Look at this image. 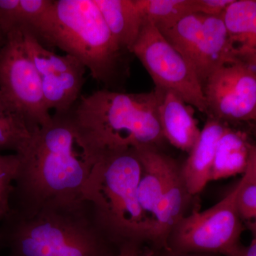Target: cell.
Segmentation results:
<instances>
[{"mask_svg":"<svg viewBox=\"0 0 256 256\" xmlns=\"http://www.w3.org/2000/svg\"><path fill=\"white\" fill-rule=\"evenodd\" d=\"M16 154L20 165L10 212L28 216L47 202L84 197L94 164L79 146L68 114H54Z\"/></svg>","mask_w":256,"mask_h":256,"instance_id":"1","label":"cell"},{"mask_svg":"<svg viewBox=\"0 0 256 256\" xmlns=\"http://www.w3.org/2000/svg\"></svg>","mask_w":256,"mask_h":256,"instance_id":"28","label":"cell"},{"mask_svg":"<svg viewBox=\"0 0 256 256\" xmlns=\"http://www.w3.org/2000/svg\"><path fill=\"white\" fill-rule=\"evenodd\" d=\"M142 173L134 149L104 154L94 163L82 196L120 247L134 242L150 252L152 228L138 198Z\"/></svg>","mask_w":256,"mask_h":256,"instance_id":"5","label":"cell"},{"mask_svg":"<svg viewBox=\"0 0 256 256\" xmlns=\"http://www.w3.org/2000/svg\"><path fill=\"white\" fill-rule=\"evenodd\" d=\"M227 127L220 120L208 117L196 144L182 165L184 181L192 196L201 193L210 182L217 143Z\"/></svg>","mask_w":256,"mask_h":256,"instance_id":"14","label":"cell"},{"mask_svg":"<svg viewBox=\"0 0 256 256\" xmlns=\"http://www.w3.org/2000/svg\"><path fill=\"white\" fill-rule=\"evenodd\" d=\"M131 53L150 74L156 88L175 92L208 116L203 86L196 70L154 24L144 22Z\"/></svg>","mask_w":256,"mask_h":256,"instance_id":"8","label":"cell"},{"mask_svg":"<svg viewBox=\"0 0 256 256\" xmlns=\"http://www.w3.org/2000/svg\"><path fill=\"white\" fill-rule=\"evenodd\" d=\"M42 44L76 57L106 89L114 90L128 76L132 54L116 41L95 0H54Z\"/></svg>","mask_w":256,"mask_h":256,"instance_id":"4","label":"cell"},{"mask_svg":"<svg viewBox=\"0 0 256 256\" xmlns=\"http://www.w3.org/2000/svg\"><path fill=\"white\" fill-rule=\"evenodd\" d=\"M0 244L10 256H114L120 248L84 197L47 202L28 216L10 212Z\"/></svg>","mask_w":256,"mask_h":256,"instance_id":"2","label":"cell"},{"mask_svg":"<svg viewBox=\"0 0 256 256\" xmlns=\"http://www.w3.org/2000/svg\"><path fill=\"white\" fill-rule=\"evenodd\" d=\"M79 146L94 164L108 153L165 140L154 90L128 94L104 88L80 98L68 112Z\"/></svg>","mask_w":256,"mask_h":256,"instance_id":"3","label":"cell"},{"mask_svg":"<svg viewBox=\"0 0 256 256\" xmlns=\"http://www.w3.org/2000/svg\"><path fill=\"white\" fill-rule=\"evenodd\" d=\"M236 256H256V236L252 238L248 246H242Z\"/></svg>","mask_w":256,"mask_h":256,"instance_id":"25","label":"cell"},{"mask_svg":"<svg viewBox=\"0 0 256 256\" xmlns=\"http://www.w3.org/2000/svg\"><path fill=\"white\" fill-rule=\"evenodd\" d=\"M6 40V34H5L2 26L1 23H0V48L4 44Z\"/></svg>","mask_w":256,"mask_h":256,"instance_id":"27","label":"cell"},{"mask_svg":"<svg viewBox=\"0 0 256 256\" xmlns=\"http://www.w3.org/2000/svg\"><path fill=\"white\" fill-rule=\"evenodd\" d=\"M144 22L158 28L169 26L186 15L196 13L195 0H134Z\"/></svg>","mask_w":256,"mask_h":256,"instance_id":"19","label":"cell"},{"mask_svg":"<svg viewBox=\"0 0 256 256\" xmlns=\"http://www.w3.org/2000/svg\"><path fill=\"white\" fill-rule=\"evenodd\" d=\"M32 133L22 112L0 88V153L16 154L30 142Z\"/></svg>","mask_w":256,"mask_h":256,"instance_id":"18","label":"cell"},{"mask_svg":"<svg viewBox=\"0 0 256 256\" xmlns=\"http://www.w3.org/2000/svg\"><path fill=\"white\" fill-rule=\"evenodd\" d=\"M234 0H195L196 13L208 16H222Z\"/></svg>","mask_w":256,"mask_h":256,"instance_id":"22","label":"cell"},{"mask_svg":"<svg viewBox=\"0 0 256 256\" xmlns=\"http://www.w3.org/2000/svg\"><path fill=\"white\" fill-rule=\"evenodd\" d=\"M158 30L193 66L200 80H205L216 58L218 43L205 23L204 14L192 13Z\"/></svg>","mask_w":256,"mask_h":256,"instance_id":"12","label":"cell"},{"mask_svg":"<svg viewBox=\"0 0 256 256\" xmlns=\"http://www.w3.org/2000/svg\"><path fill=\"white\" fill-rule=\"evenodd\" d=\"M242 184L236 198L237 210L244 226L256 236V184L247 181L242 175Z\"/></svg>","mask_w":256,"mask_h":256,"instance_id":"21","label":"cell"},{"mask_svg":"<svg viewBox=\"0 0 256 256\" xmlns=\"http://www.w3.org/2000/svg\"><path fill=\"white\" fill-rule=\"evenodd\" d=\"M154 90L165 140L180 150L190 153L201 133L193 108L174 92L158 88Z\"/></svg>","mask_w":256,"mask_h":256,"instance_id":"13","label":"cell"},{"mask_svg":"<svg viewBox=\"0 0 256 256\" xmlns=\"http://www.w3.org/2000/svg\"><path fill=\"white\" fill-rule=\"evenodd\" d=\"M142 164L138 198L152 224L150 252L156 256L168 250L172 229L188 214L192 196L182 173V165L153 146L134 149Z\"/></svg>","mask_w":256,"mask_h":256,"instance_id":"6","label":"cell"},{"mask_svg":"<svg viewBox=\"0 0 256 256\" xmlns=\"http://www.w3.org/2000/svg\"><path fill=\"white\" fill-rule=\"evenodd\" d=\"M95 2L120 46L131 53L144 22L134 0H95Z\"/></svg>","mask_w":256,"mask_h":256,"instance_id":"16","label":"cell"},{"mask_svg":"<svg viewBox=\"0 0 256 256\" xmlns=\"http://www.w3.org/2000/svg\"><path fill=\"white\" fill-rule=\"evenodd\" d=\"M208 117L226 122L256 121V65L236 60L222 66L204 85Z\"/></svg>","mask_w":256,"mask_h":256,"instance_id":"11","label":"cell"},{"mask_svg":"<svg viewBox=\"0 0 256 256\" xmlns=\"http://www.w3.org/2000/svg\"><path fill=\"white\" fill-rule=\"evenodd\" d=\"M244 174L248 182L256 184V144H250L248 162Z\"/></svg>","mask_w":256,"mask_h":256,"instance_id":"24","label":"cell"},{"mask_svg":"<svg viewBox=\"0 0 256 256\" xmlns=\"http://www.w3.org/2000/svg\"><path fill=\"white\" fill-rule=\"evenodd\" d=\"M0 88L22 112L32 132L52 120L40 75L26 52L23 32L18 28L6 34L0 48Z\"/></svg>","mask_w":256,"mask_h":256,"instance_id":"9","label":"cell"},{"mask_svg":"<svg viewBox=\"0 0 256 256\" xmlns=\"http://www.w3.org/2000/svg\"><path fill=\"white\" fill-rule=\"evenodd\" d=\"M18 165L20 158L18 154L0 153V222L10 212V200Z\"/></svg>","mask_w":256,"mask_h":256,"instance_id":"20","label":"cell"},{"mask_svg":"<svg viewBox=\"0 0 256 256\" xmlns=\"http://www.w3.org/2000/svg\"><path fill=\"white\" fill-rule=\"evenodd\" d=\"M223 18L236 60L256 65V0H234Z\"/></svg>","mask_w":256,"mask_h":256,"instance_id":"15","label":"cell"},{"mask_svg":"<svg viewBox=\"0 0 256 256\" xmlns=\"http://www.w3.org/2000/svg\"><path fill=\"white\" fill-rule=\"evenodd\" d=\"M250 144L245 132L226 128L216 148L210 182L244 174L248 162Z\"/></svg>","mask_w":256,"mask_h":256,"instance_id":"17","label":"cell"},{"mask_svg":"<svg viewBox=\"0 0 256 256\" xmlns=\"http://www.w3.org/2000/svg\"><path fill=\"white\" fill-rule=\"evenodd\" d=\"M156 256H222L220 255H215V254H178V252H170V250H163L160 252Z\"/></svg>","mask_w":256,"mask_h":256,"instance_id":"26","label":"cell"},{"mask_svg":"<svg viewBox=\"0 0 256 256\" xmlns=\"http://www.w3.org/2000/svg\"><path fill=\"white\" fill-rule=\"evenodd\" d=\"M242 180L223 200L208 210H193L184 216L168 236V250L178 254H208L236 256L242 247L244 225L236 198Z\"/></svg>","mask_w":256,"mask_h":256,"instance_id":"7","label":"cell"},{"mask_svg":"<svg viewBox=\"0 0 256 256\" xmlns=\"http://www.w3.org/2000/svg\"><path fill=\"white\" fill-rule=\"evenodd\" d=\"M21 30L26 52L40 75L47 108L54 114H68L80 98L87 68L73 56L57 54L31 32Z\"/></svg>","mask_w":256,"mask_h":256,"instance_id":"10","label":"cell"},{"mask_svg":"<svg viewBox=\"0 0 256 256\" xmlns=\"http://www.w3.org/2000/svg\"><path fill=\"white\" fill-rule=\"evenodd\" d=\"M114 256H151L148 250L134 242H126L120 248L119 252Z\"/></svg>","mask_w":256,"mask_h":256,"instance_id":"23","label":"cell"}]
</instances>
